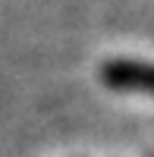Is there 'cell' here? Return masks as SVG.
Wrapping results in <instances>:
<instances>
[{
	"label": "cell",
	"instance_id": "cell-1",
	"mask_svg": "<svg viewBox=\"0 0 154 157\" xmlns=\"http://www.w3.org/2000/svg\"><path fill=\"white\" fill-rule=\"evenodd\" d=\"M101 82L113 91H138V94H154V66L138 60H107L101 66Z\"/></svg>",
	"mask_w": 154,
	"mask_h": 157
}]
</instances>
